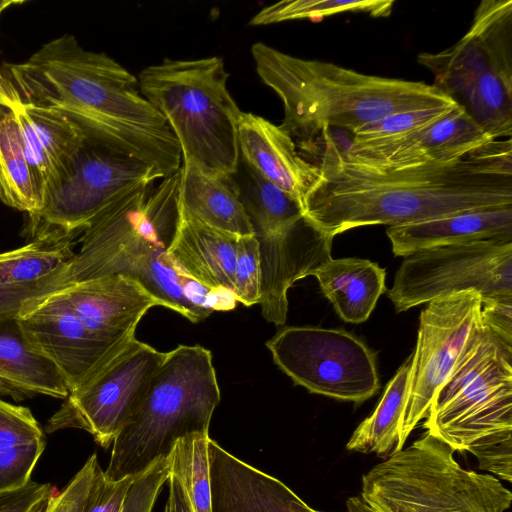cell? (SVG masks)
<instances>
[{
	"mask_svg": "<svg viewBox=\"0 0 512 512\" xmlns=\"http://www.w3.org/2000/svg\"><path fill=\"white\" fill-rule=\"evenodd\" d=\"M72 241L31 240L0 253V287L36 282L63 271L74 258Z\"/></svg>",
	"mask_w": 512,
	"mask_h": 512,
	"instance_id": "f546056e",
	"label": "cell"
},
{
	"mask_svg": "<svg viewBox=\"0 0 512 512\" xmlns=\"http://www.w3.org/2000/svg\"><path fill=\"white\" fill-rule=\"evenodd\" d=\"M26 0H0V15L3 11L14 5L24 4Z\"/></svg>",
	"mask_w": 512,
	"mask_h": 512,
	"instance_id": "f6af8a7d",
	"label": "cell"
},
{
	"mask_svg": "<svg viewBox=\"0 0 512 512\" xmlns=\"http://www.w3.org/2000/svg\"><path fill=\"white\" fill-rule=\"evenodd\" d=\"M255 236L284 232L304 217L302 206L249 166L241 157L232 176Z\"/></svg>",
	"mask_w": 512,
	"mask_h": 512,
	"instance_id": "83f0119b",
	"label": "cell"
},
{
	"mask_svg": "<svg viewBox=\"0 0 512 512\" xmlns=\"http://www.w3.org/2000/svg\"><path fill=\"white\" fill-rule=\"evenodd\" d=\"M425 418L427 433L511 482L512 340L482 319Z\"/></svg>",
	"mask_w": 512,
	"mask_h": 512,
	"instance_id": "277c9868",
	"label": "cell"
},
{
	"mask_svg": "<svg viewBox=\"0 0 512 512\" xmlns=\"http://www.w3.org/2000/svg\"><path fill=\"white\" fill-rule=\"evenodd\" d=\"M394 1L389 0H293L280 1L263 8L250 21V25H267L288 20L320 19L341 12H363L373 17L391 14Z\"/></svg>",
	"mask_w": 512,
	"mask_h": 512,
	"instance_id": "1f68e13d",
	"label": "cell"
},
{
	"mask_svg": "<svg viewBox=\"0 0 512 512\" xmlns=\"http://www.w3.org/2000/svg\"><path fill=\"white\" fill-rule=\"evenodd\" d=\"M179 174L181 216L236 236L254 235L232 176L207 174L188 161H182Z\"/></svg>",
	"mask_w": 512,
	"mask_h": 512,
	"instance_id": "cb8c5ba5",
	"label": "cell"
},
{
	"mask_svg": "<svg viewBox=\"0 0 512 512\" xmlns=\"http://www.w3.org/2000/svg\"><path fill=\"white\" fill-rule=\"evenodd\" d=\"M452 106L408 111L387 116L353 132L352 139L345 148L347 150H358L395 141L432 123Z\"/></svg>",
	"mask_w": 512,
	"mask_h": 512,
	"instance_id": "d6a6232c",
	"label": "cell"
},
{
	"mask_svg": "<svg viewBox=\"0 0 512 512\" xmlns=\"http://www.w3.org/2000/svg\"><path fill=\"white\" fill-rule=\"evenodd\" d=\"M208 433H194L176 441L169 455L170 475L181 483L194 512H211Z\"/></svg>",
	"mask_w": 512,
	"mask_h": 512,
	"instance_id": "4dcf8cb0",
	"label": "cell"
},
{
	"mask_svg": "<svg viewBox=\"0 0 512 512\" xmlns=\"http://www.w3.org/2000/svg\"><path fill=\"white\" fill-rule=\"evenodd\" d=\"M294 512H318L310 506H308L301 498L295 504Z\"/></svg>",
	"mask_w": 512,
	"mask_h": 512,
	"instance_id": "bcb514c9",
	"label": "cell"
},
{
	"mask_svg": "<svg viewBox=\"0 0 512 512\" xmlns=\"http://www.w3.org/2000/svg\"><path fill=\"white\" fill-rule=\"evenodd\" d=\"M386 234L395 256L452 244L512 239V206L463 211L435 219L390 226Z\"/></svg>",
	"mask_w": 512,
	"mask_h": 512,
	"instance_id": "7402d4cb",
	"label": "cell"
},
{
	"mask_svg": "<svg viewBox=\"0 0 512 512\" xmlns=\"http://www.w3.org/2000/svg\"><path fill=\"white\" fill-rule=\"evenodd\" d=\"M311 276L339 317L353 324L365 322L387 291L385 269L368 259L330 258Z\"/></svg>",
	"mask_w": 512,
	"mask_h": 512,
	"instance_id": "484cf974",
	"label": "cell"
},
{
	"mask_svg": "<svg viewBox=\"0 0 512 512\" xmlns=\"http://www.w3.org/2000/svg\"><path fill=\"white\" fill-rule=\"evenodd\" d=\"M239 237L180 215L168 253L187 276L233 291Z\"/></svg>",
	"mask_w": 512,
	"mask_h": 512,
	"instance_id": "d4e9b609",
	"label": "cell"
},
{
	"mask_svg": "<svg viewBox=\"0 0 512 512\" xmlns=\"http://www.w3.org/2000/svg\"><path fill=\"white\" fill-rule=\"evenodd\" d=\"M170 475V460L162 458L136 476L122 512H152L158 495Z\"/></svg>",
	"mask_w": 512,
	"mask_h": 512,
	"instance_id": "f35d334b",
	"label": "cell"
},
{
	"mask_svg": "<svg viewBox=\"0 0 512 512\" xmlns=\"http://www.w3.org/2000/svg\"><path fill=\"white\" fill-rule=\"evenodd\" d=\"M512 299V239L439 246L404 258L387 296L397 312L463 291Z\"/></svg>",
	"mask_w": 512,
	"mask_h": 512,
	"instance_id": "30bf717a",
	"label": "cell"
},
{
	"mask_svg": "<svg viewBox=\"0 0 512 512\" xmlns=\"http://www.w3.org/2000/svg\"><path fill=\"white\" fill-rule=\"evenodd\" d=\"M482 319L501 335L512 340V299L482 301Z\"/></svg>",
	"mask_w": 512,
	"mask_h": 512,
	"instance_id": "b9f144b4",
	"label": "cell"
},
{
	"mask_svg": "<svg viewBox=\"0 0 512 512\" xmlns=\"http://www.w3.org/2000/svg\"><path fill=\"white\" fill-rule=\"evenodd\" d=\"M165 357L134 337L70 391L46 432L83 429L107 448L141 404Z\"/></svg>",
	"mask_w": 512,
	"mask_h": 512,
	"instance_id": "7c38bea8",
	"label": "cell"
},
{
	"mask_svg": "<svg viewBox=\"0 0 512 512\" xmlns=\"http://www.w3.org/2000/svg\"><path fill=\"white\" fill-rule=\"evenodd\" d=\"M54 486L32 480L24 486L0 492V512H31Z\"/></svg>",
	"mask_w": 512,
	"mask_h": 512,
	"instance_id": "60d3db41",
	"label": "cell"
},
{
	"mask_svg": "<svg viewBox=\"0 0 512 512\" xmlns=\"http://www.w3.org/2000/svg\"><path fill=\"white\" fill-rule=\"evenodd\" d=\"M4 69L20 101L65 114L84 136L164 177L180 169V146L165 118L142 95L138 79L106 53L86 50L65 34Z\"/></svg>",
	"mask_w": 512,
	"mask_h": 512,
	"instance_id": "7a4b0ae2",
	"label": "cell"
},
{
	"mask_svg": "<svg viewBox=\"0 0 512 512\" xmlns=\"http://www.w3.org/2000/svg\"><path fill=\"white\" fill-rule=\"evenodd\" d=\"M219 402L220 388L208 349L179 345L167 352L141 404L113 440L105 477L137 476L168 458L178 439L208 433Z\"/></svg>",
	"mask_w": 512,
	"mask_h": 512,
	"instance_id": "5b68a950",
	"label": "cell"
},
{
	"mask_svg": "<svg viewBox=\"0 0 512 512\" xmlns=\"http://www.w3.org/2000/svg\"><path fill=\"white\" fill-rule=\"evenodd\" d=\"M179 170L138 185L107 205L86 226L66 270L67 285L84 282L120 252L142 241L172 243L179 219Z\"/></svg>",
	"mask_w": 512,
	"mask_h": 512,
	"instance_id": "4fadbf2b",
	"label": "cell"
},
{
	"mask_svg": "<svg viewBox=\"0 0 512 512\" xmlns=\"http://www.w3.org/2000/svg\"><path fill=\"white\" fill-rule=\"evenodd\" d=\"M434 86L493 140L512 136V1L484 0L453 46L420 53Z\"/></svg>",
	"mask_w": 512,
	"mask_h": 512,
	"instance_id": "ba28073f",
	"label": "cell"
},
{
	"mask_svg": "<svg viewBox=\"0 0 512 512\" xmlns=\"http://www.w3.org/2000/svg\"><path fill=\"white\" fill-rule=\"evenodd\" d=\"M251 53L262 82L282 100L280 128L297 148H309L330 127L352 134L393 114L455 104L434 85L423 82L366 75L298 58L262 42L253 44Z\"/></svg>",
	"mask_w": 512,
	"mask_h": 512,
	"instance_id": "3957f363",
	"label": "cell"
},
{
	"mask_svg": "<svg viewBox=\"0 0 512 512\" xmlns=\"http://www.w3.org/2000/svg\"><path fill=\"white\" fill-rule=\"evenodd\" d=\"M266 346L277 366L311 393L361 403L380 387L375 353L345 330L289 326Z\"/></svg>",
	"mask_w": 512,
	"mask_h": 512,
	"instance_id": "8fae6325",
	"label": "cell"
},
{
	"mask_svg": "<svg viewBox=\"0 0 512 512\" xmlns=\"http://www.w3.org/2000/svg\"><path fill=\"white\" fill-rule=\"evenodd\" d=\"M304 216L334 238L369 225L399 226L463 211L512 206V141L494 140L461 158L395 170L347 160L329 135Z\"/></svg>",
	"mask_w": 512,
	"mask_h": 512,
	"instance_id": "6da1fadb",
	"label": "cell"
},
{
	"mask_svg": "<svg viewBox=\"0 0 512 512\" xmlns=\"http://www.w3.org/2000/svg\"><path fill=\"white\" fill-rule=\"evenodd\" d=\"M346 507L347 512H377L359 496L348 498L346 501Z\"/></svg>",
	"mask_w": 512,
	"mask_h": 512,
	"instance_id": "ee69618b",
	"label": "cell"
},
{
	"mask_svg": "<svg viewBox=\"0 0 512 512\" xmlns=\"http://www.w3.org/2000/svg\"><path fill=\"white\" fill-rule=\"evenodd\" d=\"M100 469L97 455L94 453L62 491L54 487L34 506L31 512H83L87 497Z\"/></svg>",
	"mask_w": 512,
	"mask_h": 512,
	"instance_id": "836d02e7",
	"label": "cell"
},
{
	"mask_svg": "<svg viewBox=\"0 0 512 512\" xmlns=\"http://www.w3.org/2000/svg\"><path fill=\"white\" fill-rule=\"evenodd\" d=\"M135 478L136 476H127L111 480L106 478L104 471L100 469L87 497L83 512H122Z\"/></svg>",
	"mask_w": 512,
	"mask_h": 512,
	"instance_id": "ab89813d",
	"label": "cell"
},
{
	"mask_svg": "<svg viewBox=\"0 0 512 512\" xmlns=\"http://www.w3.org/2000/svg\"><path fill=\"white\" fill-rule=\"evenodd\" d=\"M70 387L27 337L18 315L0 317V394L19 402L36 395L65 399Z\"/></svg>",
	"mask_w": 512,
	"mask_h": 512,
	"instance_id": "603a6c76",
	"label": "cell"
},
{
	"mask_svg": "<svg viewBox=\"0 0 512 512\" xmlns=\"http://www.w3.org/2000/svg\"><path fill=\"white\" fill-rule=\"evenodd\" d=\"M255 237L259 245L262 316L268 322L283 325L289 288L332 258L333 238L305 216L284 232Z\"/></svg>",
	"mask_w": 512,
	"mask_h": 512,
	"instance_id": "2e32d148",
	"label": "cell"
},
{
	"mask_svg": "<svg viewBox=\"0 0 512 512\" xmlns=\"http://www.w3.org/2000/svg\"><path fill=\"white\" fill-rule=\"evenodd\" d=\"M494 141L457 104L432 123L395 141L371 148L347 150L344 157L380 170L446 163Z\"/></svg>",
	"mask_w": 512,
	"mask_h": 512,
	"instance_id": "e0dca14e",
	"label": "cell"
},
{
	"mask_svg": "<svg viewBox=\"0 0 512 512\" xmlns=\"http://www.w3.org/2000/svg\"><path fill=\"white\" fill-rule=\"evenodd\" d=\"M412 355L388 382L380 401L370 416L355 429L346 448L388 458L400 451V429L408 394Z\"/></svg>",
	"mask_w": 512,
	"mask_h": 512,
	"instance_id": "4316f807",
	"label": "cell"
},
{
	"mask_svg": "<svg viewBox=\"0 0 512 512\" xmlns=\"http://www.w3.org/2000/svg\"><path fill=\"white\" fill-rule=\"evenodd\" d=\"M211 512H294L300 499L279 479L208 441Z\"/></svg>",
	"mask_w": 512,
	"mask_h": 512,
	"instance_id": "ffe728a7",
	"label": "cell"
},
{
	"mask_svg": "<svg viewBox=\"0 0 512 512\" xmlns=\"http://www.w3.org/2000/svg\"><path fill=\"white\" fill-rule=\"evenodd\" d=\"M454 449L425 433L362 476L361 498L377 512H505L512 493L488 473L466 470Z\"/></svg>",
	"mask_w": 512,
	"mask_h": 512,
	"instance_id": "52a82bcc",
	"label": "cell"
},
{
	"mask_svg": "<svg viewBox=\"0 0 512 512\" xmlns=\"http://www.w3.org/2000/svg\"><path fill=\"white\" fill-rule=\"evenodd\" d=\"M221 57L164 59L138 76L142 95L165 118L188 161L203 172L233 176L240 161L238 122Z\"/></svg>",
	"mask_w": 512,
	"mask_h": 512,
	"instance_id": "8992f818",
	"label": "cell"
},
{
	"mask_svg": "<svg viewBox=\"0 0 512 512\" xmlns=\"http://www.w3.org/2000/svg\"><path fill=\"white\" fill-rule=\"evenodd\" d=\"M14 101L11 87L10 94L0 99V200L30 217L37 213L38 204Z\"/></svg>",
	"mask_w": 512,
	"mask_h": 512,
	"instance_id": "f1b7e54d",
	"label": "cell"
},
{
	"mask_svg": "<svg viewBox=\"0 0 512 512\" xmlns=\"http://www.w3.org/2000/svg\"><path fill=\"white\" fill-rule=\"evenodd\" d=\"M45 439L28 407L0 399V450L29 445Z\"/></svg>",
	"mask_w": 512,
	"mask_h": 512,
	"instance_id": "d590c367",
	"label": "cell"
},
{
	"mask_svg": "<svg viewBox=\"0 0 512 512\" xmlns=\"http://www.w3.org/2000/svg\"><path fill=\"white\" fill-rule=\"evenodd\" d=\"M240 157L264 179L301 206L315 183L318 168L298 150L293 139L265 118L242 112L238 122Z\"/></svg>",
	"mask_w": 512,
	"mask_h": 512,
	"instance_id": "d6986e66",
	"label": "cell"
},
{
	"mask_svg": "<svg viewBox=\"0 0 512 512\" xmlns=\"http://www.w3.org/2000/svg\"><path fill=\"white\" fill-rule=\"evenodd\" d=\"M14 95L16 117L39 211L46 193L80 147L83 134L65 114L24 103Z\"/></svg>",
	"mask_w": 512,
	"mask_h": 512,
	"instance_id": "44dd1931",
	"label": "cell"
},
{
	"mask_svg": "<svg viewBox=\"0 0 512 512\" xmlns=\"http://www.w3.org/2000/svg\"><path fill=\"white\" fill-rule=\"evenodd\" d=\"M46 440L0 450V492L24 486L42 455Z\"/></svg>",
	"mask_w": 512,
	"mask_h": 512,
	"instance_id": "8d00e7d4",
	"label": "cell"
},
{
	"mask_svg": "<svg viewBox=\"0 0 512 512\" xmlns=\"http://www.w3.org/2000/svg\"><path fill=\"white\" fill-rule=\"evenodd\" d=\"M29 340L61 371L70 391L131 339L107 341L75 314L59 290L18 315Z\"/></svg>",
	"mask_w": 512,
	"mask_h": 512,
	"instance_id": "9a60e30c",
	"label": "cell"
},
{
	"mask_svg": "<svg viewBox=\"0 0 512 512\" xmlns=\"http://www.w3.org/2000/svg\"><path fill=\"white\" fill-rule=\"evenodd\" d=\"M59 291L85 326L110 342L133 338L143 315L160 305L136 280L121 274L73 283Z\"/></svg>",
	"mask_w": 512,
	"mask_h": 512,
	"instance_id": "ac0fdd59",
	"label": "cell"
},
{
	"mask_svg": "<svg viewBox=\"0 0 512 512\" xmlns=\"http://www.w3.org/2000/svg\"><path fill=\"white\" fill-rule=\"evenodd\" d=\"M162 178L153 166L83 135L66 169L46 193L41 209L28 217L27 234L31 240L72 241L117 197Z\"/></svg>",
	"mask_w": 512,
	"mask_h": 512,
	"instance_id": "9c48e42d",
	"label": "cell"
},
{
	"mask_svg": "<svg viewBox=\"0 0 512 512\" xmlns=\"http://www.w3.org/2000/svg\"><path fill=\"white\" fill-rule=\"evenodd\" d=\"M66 270L36 282L0 287V317L19 315L41 298L67 286Z\"/></svg>",
	"mask_w": 512,
	"mask_h": 512,
	"instance_id": "74e56055",
	"label": "cell"
},
{
	"mask_svg": "<svg viewBox=\"0 0 512 512\" xmlns=\"http://www.w3.org/2000/svg\"><path fill=\"white\" fill-rule=\"evenodd\" d=\"M169 492L164 512H194L179 480L169 475Z\"/></svg>",
	"mask_w": 512,
	"mask_h": 512,
	"instance_id": "7bdbcfd3",
	"label": "cell"
},
{
	"mask_svg": "<svg viewBox=\"0 0 512 512\" xmlns=\"http://www.w3.org/2000/svg\"><path fill=\"white\" fill-rule=\"evenodd\" d=\"M481 322L482 297L473 290L436 298L421 311L400 429L401 449L426 417L435 393Z\"/></svg>",
	"mask_w": 512,
	"mask_h": 512,
	"instance_id": "5bb4252c",
	"label": "cell"
},
{
	"mask_svg": "<svg viewBox=\"0 0 512 512\" xmlns=\"http://www.w3.org/2000/svg\"><path fill=\"white\" fill-rule=\"evenodd\" d=\"M1 73H2V72L0 71V75H1Z\"/></svg>",
	"mask_w": 512,
	"mask_h": 512,
	"instance_id": "7dc6e473",
	"label": "cell"
},
{
	"mask_svg": "<svg viewBox=\"0 0 512 512\" xmlns=\"http://www.w3.org/2000/svg\"><path fill=\"white\" fill-rule=\"evenodd\" d=\"M261 269L255 235L240 236L234 269L233 292L238 302L252 306L260 301Z\"/></svg>",
	"mask_w": 512,
	"mask_h": 512,
	"instance_id": "e575fe53",
	"label": "cell"
}]
</instances>
